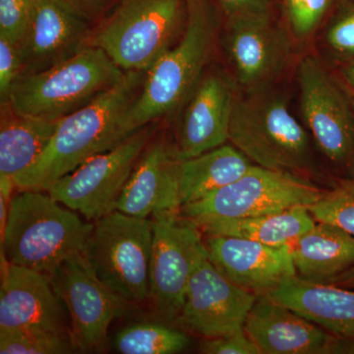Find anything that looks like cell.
<instances>
[{
  "instance_id": "5",
  "label": "cell",
  "mask_w": 354,
  "mask_h": 354,
  "mask_svg": "<svg viewBox=\"0 0 354 354\" xmlns=\"http://www.w3.org/2000/svg\"><path fill=\"white\" fill-rule=\"evenodd\" d=\"M124 74L104 50L87 46L50 68L18 77L7 102L23 115L58 121L113 88Z\"/></svg>"
},
{
  "instance_id": "11",
  "label": "cell",
  "mask_w": 354,
  "mask_h": 354,
  "mask_svg": "<svg viewBox=\"0 0 354 354\" xmlns=\"http://www.w3.org/2000/svg\"><path fill=\"white\" fill-rule=\"evenodd\" d=\"M300 111L307 129L330 162L354 160V109L344 83L318 57H304L297 66Z\"/></svg>"
},
{
  "instance_id": "8",
  "label": "cell",
  "mask_w": 354,
  "mask_h": 354,
  "mask_svg": "<svg viewBox=\"0 0 354 354\" xmlns=\"http://www.w3.org/2000/svg\"><path fill=\"white\" fill-rule=\"evenodd\" d=\"M324 190L292 172L254 165L234 183L202 199L184 205L181 215L194 223L220 218H249L308 207Z\"/></svg>"
},
{
  "instance_id": "21",
  "label": "cell",
  "mask_w": 354,
  "mask_h": 354,
  "mask_svg": "<svg viewBox=\"0 0 354 354\" xmlns=\"http://www.w3.org/2000/svg\"><path fill=\"white\" fill-rule=\"evenodd\" d=\"M267 295L330 334L354 342L353 288L314 283L297 274Z\"/></svg>"
},
{
  "instance_id": "20",
  "label": "cell",
  "mask_w": 354,
  "mask_h": 354,
  "mask_svg": "<svg viewBox=\"0 0 354 354\" xmlns=\"http://www.w3.org/2000/svg\"><path fill=\"white\" fill-rule=\"evenodd\" d=\"M179 209L177 158L164 136H153L135 165L115 211L149 218L158 212Z\"/></svg>"
},
{
  "instance_id": "4",
  "label": "cell",
  "mask_w": 354,
  "mask_h": 354,
  "mask_svg": "<svg viewBox=\"0 0 354 354\" xmlns=\"http://www.w3.org/2000/svg\"><path fill=\"white\" fill-rule=\"evenodd\" d=\"M228 141L254 165L304 174L312 169L308 131L290 111L288 97L276 88L239 90Z\"/></svg>"
},
{
  "instance_id": "39",
  "label": "cell",
  "mask_w": 354,
  "mask_h": 354,
  "mask_svg": "<svg viewBox=\"0 0 354 354\" xmlns=\"http://www.w3.org/2000/svg\"><path fill=\"white\" fill-rule=\"evenodd\" d=\"M349 94H351V102H353V106L354 109V94H353L351 92H349Z\"/></svg>"
},
{
  "instance_id": "33",
  "label": "cell",
  "mask_w": 354,
  "mask_h": 354,
  "mask_svg": "<svg viewBox=\"0 0 354 354\" xmlns=\"http://www.w3.org/2000/svg\"><path fill=\"white\" fill-rule=\"evenodd\" d=\"M223 20L276 14L281 0H214Z\"/></svg>"
},
{
  "instance_id": "14",
  "label": "cell",
  "mask_w": 354,
  "mask_h": 354,
  "mask_svg": "<svg viewBox=\"0 0 354 354\" xmlns=\"http://www.w3.org/2000/svg\"><path fill=\"white\" fill-rule=\"evenodd\" d=\"M152 216L150 297L156 313L171 321L178 318L183 309L202 232L179 209L158 212Z\"/></svg>"
},
{
  "instance_id": "7",
  "label": "cell",
  "mask_w": 354,
  "mask_h": 354,
  "mask_svg": "<svg viewBox=\"0 0 354 354\" xmlns=\"http://www.w3.org/2000/svg\"><path fill=\"white\" fill-rule=\"evenodd\" d=\"M153 221L114 211L95 221L84 255L97 279L123 304L150 297Z\"/></svg>"
},
{
  "instance_id": "25",
  "label": "cell",
  "mask_w": 354,
  "mask_h": 354,
  "mask_svg": "<svg viewBox=\"0 0 354 354\" xmlns=\"http://www.w3.org/2000/svg\"><path fill=\"white\" fill-rule=\"evenodd\" d=\"M315 223L308 208L297 207L268 215L194 223L205 235L241 237L266 245L279 247L292 245Z\"/></svg>"
},
{
  "instance_id": "30",
  "label": "cell",
  "mask_w": 354,
  "mask_h": 354,
  "mask_svg": "<svg viewBox=\"0 0 354 354\" xmlns=\"http://www.w3.org/2000/svg\"><path fill=\"white\" fill-rule=\"evenodd\" d=\"M324 50L339 64L354 60V0H342L324 25Z\"/></svg>"
},
{
  "instance_id": "24",
  "label": "cell",
  "mask_w": 354,
  "mask_h": 354,
  "mask_svg": "<svg viewBox=\"0 0 354 354\" xmlns=\"http://www.w3.org/2000/svg\"><path fill=\"white\" fill-rule=\"evenodd\" d=\"M0 120V176L14 180L41 157L59 120L23 115L9 102L1 104Z\"/></svg>"
},
{
  "instance_id": "36",
  "label": "cell",
  "mask_w": 354,
  "mask_h": 354,
  "mask_svg": "<svg viewBox=\"0 0 354 354\" xmlns=\"http://www.w3.org/2000/svg\"><path fill=\"white\" fill-rule=\"evenodd\" d=\"M341 75L344 85L349 88V92L354 94V60L342 64Z\"/></svg>"
},
{
  "instance_id": "26",
  "label": "cell",
  "mask_w": 354,
  "mask_h": 354,
  "mask_svg": "<svg viewBox=\"0 0 354 354\" xmlns=\"http://www.w3.org/2000/svg\"><path fill=\"white\" fill-rule=\"evenodd\" d=\"M114 348L122 354H172L183 351L189 339L183 333L156 323H139L120 330Z\"/></svg>"
},
{
  "instance_id": "37",
  "label": "cell",
  "mask_w": 354,
  "mask_h": 354,
  "mask_svg": "<svg viewBox=\"0 0 354 354\" xmlns=\"http://www.w3.org/2000/svg\"><path fill=\"white\" fill-rule=\"evenodd\" d=\"M330 285L342 286V288H353L354 290V267L348 271L342 272L337 278L330 281Z\"/></svg>"
},
{
  "instance_id": "34",
  "label": "cell",
  "mask_w": 354,
  "mask_h": 354,
  "mask_svg": "<svg viewBox=\"0 0 354 354\" xmlns=\"http://www.w3.org/2000/svg\"><path fill=\"white\" fill-rule=\"evenodd\" d=\"M201 353L208 354H262L245 332L207 339Z\"/></svg>"
},
{
  "instance_id": "18",
  "label": "cell",
  "mask_w": 354,
  "mask_h": 354,
  "mask_svg": "<svg viewBox=\"0 0 354 354\" xmlns=\"http://www.w3.org/2000/svg\"><path fill=\"white\" fill-rule=\"evenodd\" d=\"M204 243L216 269L256 295H268L297 274L290 246H270L223 235H206Z\"/></svg>"
},
{
  "instance_id": "9",
  "label": "cell",
  "mask_w": 354,
  "mask_h": 354,
  "mask_svg": "<svg viewBox=\"0 0 354 354\" xmlns=\"http://www.w3.org/2000/svg\"><path fill=\"white\" fill-rule=\"evenodd\" d=\"M220 39L242 92L276 86L292 64L297 43L276 14L223 20Z\"/></svg>"
},
{
  "instance_id": "10",
  "label": "cell",
  "mask_w": 354,
  "mask_h": 354,
  "mask_svg": "<svg viewBox=\"0 0 354 354\" xmlns=\"http://www.w3.org/2000/svg\"><path fill=\"white\" fill-rule=\"evenodd\" d=\"M153 136V123L140 128L113 148L86 160L53 184L48 192L87 221H95L113 213L135 165Z\"/></svg>"
},
{
  "instance_id": "32",
  "label": "cell",
  "mask_w": 354,
  "mask_h": 354,
  "mask_svg": "<svg viewBox=\"0 0 354 354\" xmlns=\"http://www.w3.org/2000/svg\"><path fill=\"white\" fill-rule=\"evenodd\" d=\"M22 70L18 46L0 37V102H8L11 88Z\"/></svg>"
},
{
  "instance_id": "17",
  "label": "cell",
  "mask_w": 354,
  "mask_h": 354,
  "mask_svg": "<svg viewBox=\"0 0 354 354\" xmlns=\"http://www.w3.org/2000/svg\"><path fill=\"white\" fill-rule=\"evenodd\" d=\"M244 332L262 354L351 353V341L330 334L267 295H258Z\"/></svg>"
},
{
  "instance_id": "16",
  "label": "cell",
  "mask_w": 354,
  "mask_h": 354,
  "mask_svg": "<svg viewBox=\"0 0 354 354\" xmlns=\"http://www.w3.org/2000/svg\"><path fill=\"white\" fill-rule=\"evenodd\" d=\"M0 329L41 330L71 339L68 312L48 274L12 264L1 269Z\"/></svg>"
},
{
  "instance_id": "35",
  "label": "cell",
  "mask_w": 354,
  "mask_h": 354,
  "mask_svg": "<svg viewBox=\"0 0 354 354\" xmlns=\"http://www.w3.org/2000/svg\"><path fill=\"white\" fill-rule=\"evenodd\" d=\"M77 15L95 25L115 6L118 0H57Z\"/></svg>"
},
{
  "instance_id": "23",
  "label": "cell",
  "mask_w": 354,
  "mask_h": 354,
  "mask_svg": "<svg viewBox=\"0 0 354 354\" xmlns=\"http://www.w3.org/2000/svg\"><path fill=\"white\" fill-rule=\"evenodd\" d=\"M253 165L241 151L227 144L197 157L177 158L180 208L234 183Z\"/></svg>"
},
{
  "instance_id": "6",
  "label": "cell",
  "mask_w": 354,
  "mask_h": 354,
  "mask_svg": "<svg viewBox=\"0 0 354 354\" xmlns=\"http://www.w3.org/2000/svg\"><path fill=\"white\" fill-rule=\"evenodd\" d=\"M186 19L187 0H118L94 26L88 46L123 71H147L178 41Z\"/></svg>"
},
{
  "instance_id": "19",
  "label": "cell",
  "mask_w": 354,
  "mask_h": 354,
  "mask_svg": "<svg viewBox=\"0 0 354 354\" xmlns=\"http://www.w3.org/2000/svg\"><path fill=\"white\" fill-rule=\"evenodd\" d=\"M94 25L57 0H34L29 27L19 44L22 74L64 62L88 46Z\"/></svg>"
},
{
  "instance_id": "13",
  "label": "cell",
  "mask_w": 354,
  "mask_h": 354,
  "mask_svg": "<svg viewBox=\"0 0 354 354\" xmlns=\"http://www.w3.org/2000/svg\"><path fill=\"white\" fill-rule=\"evenodd\" d=\"M50 277L68 312L76 351H106L109 325L123 302L97 279L83 252L70 256Z\"/></svg>"
},
{
  "instance_id": "22",
  "label": "cell",
  "mask_w": 354,
  "mask_h": 354,
  "mask_svg": "<svg viewBox=\"0 0 354 354\" xmlns=\"http://www.w3.org/2000/svg\"><path fill=\"white\" fill-rule=\"evenodd\" d=\"M300 278L329 283L354 267V236L333 223L318 221L290 246Z\"/></svg>"
},
{
  "instance_id": "28",
  "label": "cell",
  "mask_w": 354,
  "mask_h": 354,
  "mask_svg": "<svg viewBox=\"0 0 354 354\" xmlns=\"http://www.w3.org/2000/svg\"><path fill=\"white\" fill-rule=\"evenodd\" d=\"M76 353L69 337L41 330L0 329L1 354H64Z\"/></svg>"
},
{
  "instance_id": "31",
  "label": "cell",
  "mask_w": 354,
  "mask_h": 354,
  "mask_svg": "<svg viewBox=\"0 0 354 354\" xmlns=\"http://www.w3.org/2000/svg\"><path fill=\"white\" fill-rule=\"evenodd\" d=\"M34 0H0V37L19 46L31 21Z\"/></svg>"
},
{
  "instance_id": "38",
  "label": "cell",
  "mask_w": 354,
  "mask_h": 354,
  "mask_svg": "<svg viewBox=\"0 0 354 354\" xmlns=\"http://www.w3.org/2000/svg\"><path fill=\"white\" fill-rule=\"evenodd\" d=\"M351 353H354V342L351 344Z\"/></svg>"
},
{
  "instance_id": "29",
  "label": "cell",
  "mask_w": 354,
  "mask_h": 354,
  "mask_svg": "<svg viewBox=\"0 0 354 354\" xmlns=\"http://www.w3.org/2000/svg\"><path fill=\"white\" fill-rule=\"evenodd\" d=\"M308 209L316 221L333 223L354 236V177L324 191Z\"/></svg>"
},
{
  "instance_id": "3",
  "label": "cell",
  "mask_w": 354,
  "mask_h": 354,
  "mask_svg": "<svg viewBox=\"0 0 354 354\" xmlns=\"http://www.w3.org/2000/svg\"><path fill=\"white\" fill-rule=\"evenodd\" d=\"M93 227L48 191L18 190L0 234L1 269L12 264L50 276L70 256L83 252Z\"/></svg>"
},
{
  "instance_id": "27",
  "label": "cell",
  "mask_w": 354,
  "mask_h": 354,
  "mask_svg": "<svg viewBox=\"0 0 354 354\" xmlns=\"http://www.w3.org/2000/svg\"><path fill=\"white\" fill-rule=\"evenodd\" d=\"M342 0H281L283 20L295 41H309L322 29Z\"/></svg>"
},
{
  "instance_id": "12",
  "label": "cell",
  "mask_w": 354,
  "mask_h": 354,
  "mask_svg": "<svg viewBox=\"0 0 354 354\" xmlns=\"http://www.w3.org/2000/svg\"><path fill=\"white\" fill-rule=\"evenodd\" d=\"M258 295L230 281L213 264L204 239L194 256L185 299L177 320L186 329L206 337L244 332Z\"/></svg>"
},
{
  "instance_id": "1",
  "label": "cell",
  "mask_w": 354,
  "mask_h": 354,
  "mask_svg": "<svg viewBox=\"0 0 354 354\" xmlns=\"http://www.w3.org/2000/svg\"><path fill=\"white\" fill-rule=\"evenodd\" d=\"M147 71H127L113 88L58 122L41 157L13 180L16 189L48 191L91 158L130 136L128 109L138 97Z\"/></svg>"
},
{
  "instance_id": "2",
  "label": "cell",
  "mask_w": 354,
  "mask_h": 354,
  "mask_svg": "<svg viewBox=\"0 0 354 354\" xmlns=\"http://www.w3.org/2000/svg\"><path fill=\"white\" fill-rule=\"evenodd\" d=\"M223 16L214 0H187L180 39L146 72L137 99L128 109V134L183 106L208 69L220 39Z\"/></svg>"
},
{
  "instance_id": "15",
  "label": "cell",
  "mask_w": 354,
  "mask_h": 354,
  "mask_svg": "<svg viewBox=\"0 0 354 354\" xmlns=\"http://www.w3.org/2000/svg\"><path fill=\"white\" fill-rule=\"evenodd\" d=\"M239 88L230 74L209 68L184 102L171 145L174 157L185 160L225 145Z\"/></svg>"
}]
</instances>
